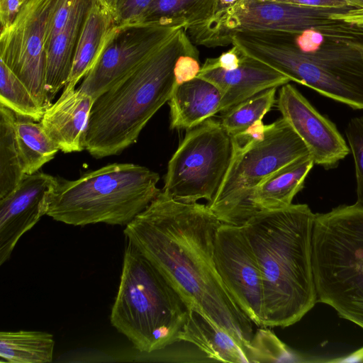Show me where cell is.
<instances>
[{
  "instance_id": "obj_1",
  "label": "cell",
  "mask_w": 363,
  "mask_h": 363,
  "mask_svg": "<svg viewBox=\"0 0 363 363\" xmlns=\"http://www.w3.org/2000/svg\"><path fill=\"white\" fill-rule=\"evenodd\" d=\"M222 223L208 206L160 193L123 233L163 274L188 308L227 331L247 350L253 322L237 304L217 270L214 241Z\"/></svg>"
},
{
  "instance_id": "obj_2",
  "label": "cell",
  "mask_w": 363,
  "mask_h": 363,
  "mask_svg": "<svg viewBox=\"0 0 363 363\" xmlns=\"http://www.w3.org/2000/svg\"><path fill=\"white\" fill-rule=\"evenodd\" d=\"M315 216L307 204L260 211L243 225L262 280L263 326L299 321L318 301L312 265Z\"/></svg>"
},
{
  "instance_id": "obj_3",
  "label": "cell",
  "mask_w": 363,
  "mask_h": 363,
  "mask_svg": "<svg viewBox=\"0 0 363 363\" xmlns=\"http://www.w3.org/2000/svg\"><path fill=\"white\" fill-rule=\"evenodd\" d=\"M198 52L179 29L128 75L94 100L85 150L95 158L116 155L135 143L175 87L174 66L185 53Z\"/></svg>"
},
{
  "instance_id": "obj_4",
  "label": "cell",
  "mask_w": 363,
  "mask_h": 363,
  "mask_svg": "<svg viewBox=\"0 0 363 363\" xmlns=\"http://www.w3.org/2000/svg\"><path fill=\"white\" fill-rule=\"evenodd\" d=\"M188 308L160 270L129 240L110 321L140 352L179 342Z\"/></svg>"
},
{
  "instance_id": "obj_5",
  "label": "cell",
  "mask_w": 363,
  "mask_h": 363,
  "mask_svg": "<svg viewBox=\"0 0 363 363\" xmlns=\"http://www.w3.org/2000/svg\"><path fill=\"white\" fill-rule=\"evenodd\" d=\"M160 176L132 163H113L76 180L57 178L47 216L74 226L127 225L160 193Z\"/></svg>"
},
{
  "instance_id": "obj_6",
  "label": "cell",
  "mask_w": 363,
  "mask_h": 363,
  "mask_svg": "<svg viewBox=\"0 0 363 363\" xmlns=\"http://www.w3.org/2000/svg\"><path fill=\"white\" fill-rule=\"evenodd\" d=\"M312 265L318 301L363 328V206L315 214Z\"/></svg>"
},
{
  "instance_id": "obj_7",
  "label": "cell",
  "mask_w": 363,
  "mask_h": 363,
  "mask_svg": "<svg viewBox=\"0 0 363 363\" xmlns=\"http://www.w3.org/2000/svg\"><path fill=\"white\" fill-rule=\"evenodd\" d=\"M303 141L282 117L267 125L264 137L244 149H233L230 164L213 199L207 205L223 223L243 225L257 213L250 198L273 173L308 155Z\"/></svg>"
},
{
  "instance_id": "obj_8",
  "label": "cell",
  "mask_w": 363,
  "mask_h": 363,
  "mask_svg": "<svg viewBox=\"0 0 363 363\" xmlns=\"http://www.w3.org/2000/svg\"><path fill=\"white\" fill-rule=\"evenodd\" d=\"M231 44L246 55L320 94L363 110V74L299 50L286 33L249 31L235 34Z\"/></svg>"
},
{
  "instance_id": "obj_9",
  "label": "cell",
  "mask_w": 363,
  "mask_h": 363,
  "mask_svg": "<svg viewBox=\"0 0 363 363\" xmlns=\"http://www.w3.org/2000/svg\"><path fill=\"white\" fill-rule=\"evenodd\" d=\"M233 150L231 135L213 118L187 130L168 162L162 191L184 203L211 202L226 174Z\"/></svg>"
},
{
  "instance_id": "obj_10",
  "label": "cell",
  "mask_w": 363,
  "mask_h": 363,
  "mask_svg": "<svg viewBox=\"0 0 363 363\" xmlns=\"http://www.w3.org/2000/svg\"><path fill=\"white\" fill-rule=\"evenodd\" d=\"M47 0L23 4L11 25L1 30L0 60L25 84L46 110L52 104L46 89Z\"/></svg>"
},
{
  "instance_id": "obj_11",
  "label": "cell",
  "mask_w": 363,
  "mask_h": 363,
  "mask_svg": "<svg viewBox=\"0 0 363 363\" xmlns=\"http://www.w3.org/2000/svg\"><path fill=\"white\" fill-rule=\"evenodd\" d=\"M180 28L151 23L117 24L78 89L95 100L133 72Z\"/></svg>"
},
{
  "instance_id": "obj_12",
  "label": "cell",
  "mask_w": 363,
  "mask_h": 363,
  "mask_svg": "<svg viewBox=\"0 0 363 363\" xmlns=\"http://www.w3.org/2000/svg\"><path fill=\"white\" fill-rule=\"evenodd\" d=\"M213 259L232 297L257 326L263 327V291L259 267L242 225L221 223Z\"/></svg>"
},
{
  "instance_id": "obj_13",
  "label": "cell",
  "mask_w": 363,
  "mask_h": 363,
  "mask_svg": "<svg viewBox=\"0 0 363 363\" xmlns=\"http://www.w3.org/2000/svg\"><path fill=\"white\" fill-rule=\"evenodd\" d=\"M279 111L306 145L314 164L336 167L350 152L335 125L320 114L292 84L281 86Z\"/></svg>"
},
{
  "instance_id": "obj_14",
  "label": "cell",
  "mask_w": 363,
  "mask_h": 363,
  "mask_svg": "<svg viewBox=\"0 0 363 363\" xmlns=\"http://www.w3.org/2000/svg\"><path fill=\"white\" fill-rule=\"evenodd\" d=\"M98 2L102 3L101 0H47L45 84L51 100L67 83L83 23L90 8Z\"/></svg>"
},
{
  "instance_id": "obj_15",
  "label": "cell",
  "mask_w": 363,
  "mask_h": 363,
  "mask_svg": "<svg viewBox=\"0 0 363 363\" xmlns=\"http://www.w3.org/2000/svg\"><path fill=\"white\" fill-rule=\"evenodd\" d=\"M57 177L37 172L0 199V265L10 258L19 239L47 214Z\"/></svg>"
},
{
  "instance_id": "obj_16",
  "label": "cell",
  "mask_w": 363,
  "mask_h": 363,
  "mask_svg": "<svg viewBox=\"0 0 363 363\" xmlns=\"http://www.w3.org/2000/svg\"><path fill=\"white\" fill-rule=\"evenodd\" d=\"M94 102L89 94L67 85L57 101L45 110L40 122L60 150L69 153L85 149L86 132Z\"/></svg>"
},
{
  "instance_id": "obj_17",
  "label": "cell",
  "mask_w": 363,
  "mask_h": 363,
  "mask_svg": "<svg viewBox=\"0 0 363 363\" xmlns=\"http://www.w3.org/2000/svg\"><path fill=\"white\" fill-rule=\"evenodd\" d=\"M197 77L211 82L220 89L222 94L220 113L263 91L291 82L285 74L245 54L236 69L200 71Z\"/></svg>"
},
{
  "instance_id": "obj_18",
  "label": "cell",
  "mask_w": 363,
  "mask_h": 363,
  "mask_svg": "<svg viewBox=\"0 0 363 363\" xmlns=\"http://www.w3.org/2000/svg\"><path fill=\"white\" fill-rule=\"evenodd\" d=\"M222 94L211 82L196 78L174 87L168 101L170 129L189 130L220 113Z\"/></svg>"
},
{
  "instance_id": "obj_19",
  "label": "cell",
  "mask_w": 363,
  "mask_h": 363,
  "mask_svg": "<svg viewBox=\"0 0 363 363\" xmlns=\"http://www.w3.org/2000/svg\"><path fill=\"white\" fill-rule=\"evenodd\" d=\"M116 25L113 12L101 2L90 8L76 44L65 86H75L93 68Z\"/></svg>"
},
{
  "instance_id": "obj_20",
  "label": "cell",
  "mask_w": 363,
  "mask_h": 363,
  "mask_svg": "<svg viewBox=\"0 0 363 363\" xmlns=\"http://www.w3.org/2000/svg\"><path fill=\"white\" fill-rule=\"evenodd\" d=\"M179 340L194 345L211 361L249 363L245 349L230 334L191 308Z\"/></svg>"
},
{
  "instance_id": "obj_21",
  "label": "cell",
  "mask_w": 363,
  "mask_h": 363,
  "mask_svg": "<svg viewBox=\"0 0 363 363\" xmlns=\"http://www.w3.org/2000/svg\"><path fill=\"white\" fill-rule=\"evenodd\" d=\"M314 162L306 155L279 169L254 189L250 198L255 210H273L288 206L303 187Z\"/></svg>"
},
{
  "instance_id": "obj_22",
  "label": "cell",
  "mask_w": 363,
  "mask_h": 363,
  "mask_svg": "<svg viewBox=\"0 0 363 363\" xmlns=\"http://www.w3.org/2000/svg\"><path fill=\"white\" fill-rule=\"evenodd\" d=\"M218 10V0H153L140 23L187 30L207 23Z\"/></svg>"
},
{
  "instance_id": "obj_23",
  "label": "cell",
  "mask_w": 363,
  "mask_h": 363,
  "mask_svg": "<svg viewBox=\"0 0 363 363\" xmlns=\"http://www.w3.org/2000/svg\"><path fill=\"white\" fill-rule=\"evenodd\" d=\"M55 340L51 333L35 330L1 331V362L45 363L52 360Z\"/></svg>"
},
{
  "instance_id": "obj_24",
  "label": "cell",
  "mask_w": 363,
  "mask_h": 363,
  "mask_svg": "<svg viewBox=\"0 0 363 363\" xmlns=\"http://www.w3.org/2000/svg\"><path fill=\"white\" fill-rule=\"evenodd\" d=\"M15 135L23 172L34 174L60 150L39 121L16 115Z\"/></svg>"
},
{
  "instance_id": "obj_25",
  "label": "cell",
  "mask_w": 363,
  "mask_h": 363,
  "mask_svg": "<svg viewBox=\"0 0 363 363\" xmlns=\"http://www.w3.org/2000/svg\"><path fill=\"white\" fill-rule=\"evenodd\" d=\"M16 114L0 104V199L12 192L26 175L15 135Z\"/></svg>"
},
{
  "instance_id": "obj_26",
  "label": "cell",
  "mask_w": 363,
  "mask_h": 363,
  "mask_svg": "<svg viewBox=\"0 0 363 363\" xmlns=\"http://www.w3.org/2000/svg\"><path fill=\"white\" fill-rule=\"evenodd\" d=\"M0 104L36 122L40 121L45 111L25 84L1 60Z\"/></svg>"
},
{
  "instance_id": "obj_27",
  "label": "cell",
  "mask_w": 363,
  "mask_h": 363,
  "mask_svg": "<svg viewBox=\"0 0 363 363\" xmlns=\"http://www.w3.org/2000/svg\"><path fill=\"white\" fill-rule=\"evenodd\" d=\"M277 87L263 91L222 113L220 123L231 135L262 120L275 103Z\"/></svg>"
},
{
  "instance_id": "obj_28",
  "label": "cell",
  "mask_w": 363,
  "mask_h": 363,
  "mask_svg": "<svg viewBox=\"0 0 363 363\" xmlns=\"http://www.w3.org/2000/svg\"><path fill=\"white\" fill-rule=\"evenodd\" d=\"M249 362L291 361L293 354L272 331L257 330L247 348Z\"/></svg>"
},
{
  "instance_id": "obj_29",
  "label": "cell",
  "mask_w": 363,
  "mask_h": 363,
  "mask_svg": "<svg viewBox=\"0 0 363 363\" xmlns=\"http://www.w3.org/2000/svg\"><path fill=\"white\" fill-rule=\"evenodd\" d=\"M345 133L355 167L357 202L363 206V116L352 118Z\"/></svg>"
},
{
  "instance_id": "obj_30",
  "label": "cell",
  "mask_w": 363,
  "mask_h": 363,
  "mask_svg": "<svg viewBox=\"0 0 363 363\" xmlns=\"http://www.w3.org/2000/svg\"><path fill=\"white\" fill-rule=\"evenodd\" d=\"M153 0H117L113 16L118 25L140 23Z\"/></svg>"
},
{
  "instance_id": "obj_31",
  "label": "cell",
  "mask_w": 363,
  "mask_h": 363,
  "mask_svg": "<svg viewBox=\"0 0 363 363\" xmlns=\"http://www.w3.org/2000/svg\"><path fill=\"white\" fill-rule=\"evenodd\" d=\"M200 69L199 52L185 53L179 56L174 71L175 86L196 78Z\"/></svg>"
},
{
  "instance_id": "obj_32",
  "label": "cell",
  "mask_w": 363,
  "mask_h": 363,
  "mask_svg": "<svg viewBox=\"0 0 363 363\" xmlns=\"http://www.w3.org/2000/svg\"><path fill=\"white\" fill-rule=\"evenodd\" d=\"M245 56L244 52L236 45L222 53L215 58H207L200 71H206L213 69H222L224 70H233L240 66Z\"/></svg>"
},
{
  "instance_id": "obj_33",
  "label": "cell",
  "mask_w": 363,
  "mask_h": 363,
  "mask_svg": "<svg viewBox=\"0 0 363 363\" xmlns=\"http://www.w3.org/2000/svg\"><path fill=\"white\" fill-rule=\"evenodd\" d=\"M21 7L20 0H0L1 30L9 27Z\"/></svg>"
},
{
  "instance_id": "obj_34",
  "label": "cell",
  "mask_w": 363,
  "mask_h": 363,
  "mask_svg": "<svg viewBox=\"0 0 363 363\" xmlns=\"http://www.w3.org/2000/svg\"><path fill=\"white\" fill-rule=\"evenodd\" d=\"M279 1L301 6L344 7L359 6L352 0H264Z\"/></svg>"
},
{
  "instance_id": "obj_35",
  "label": "cell",
  "mask_w": 363,
  "mask_h": 363,
  "mask_svg": "<svg viewBox=\"0 0 363 363\" xmlns=\"http://www.w3.org/2000/svg\"><path fill=\"white\" fill-rule=\"evenodd\" d=\"M219 1V11L225 9L228 7L232 6L239 0H218Z\"/></svg>"
},
{
  "instance_id": "obj_36",
  "label": "cell",
  "mask_w": 363,
  "mask_h": 363,
  "mask_svg": "<svg viewBox=\"0 0 363 363\" xmlns=\"http://www.w3.org/2000/svg\"><path fill=\"white\" fill-rule=\"evenodd\" d=\"M104 5L108 7L113 13L117 0H101Z\"/></svg>"
},
{
  "instance_id": "obj_37",
  "label": "cell",
  "mask_w": 363,
  "mask_h": 363,
  "mask_svg": "<svg viewBox=\"0 0 363 363\" xmlns=\"http://www.w3.org/2000/svg\"><path fill=\"white\" fill-rule=\"evenodd\" d=\"M355 4L359 6H363V0H352Z\"/></svg>"
},
{
  "instance_id": "obj_38",
  "label": "cell",
  "mask_w": 363,
  "mask_h": 363,
  "mask_svg": "<svg viewBox=\"0 0 363 363\" xmlns=\"http://www.w3.org/2000/svg\"><path fill=\"white\" fill-rule=\"evenodd\" d=\"M21 1V6L25 4L26 2H27L29 0H20Z\"/></svg>"
}]
</instances>
